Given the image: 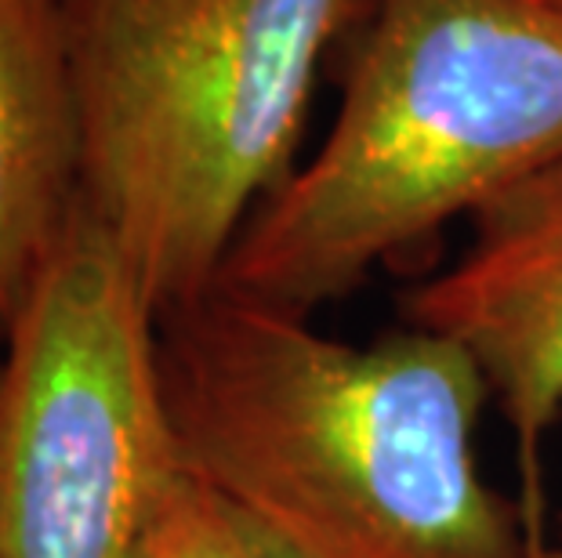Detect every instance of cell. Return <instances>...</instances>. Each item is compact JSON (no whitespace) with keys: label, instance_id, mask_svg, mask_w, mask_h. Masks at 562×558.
Wrapping results in <instances>:
<instances>
[{"label":"cell","instance_id":"4","mask_svg":"<svg viewBox=\"0 0 562 558\" xmlns=\"http://www.w3.org/2000/svg\"><path fill=\"white\" fill-rule=\"evenodd\" d=\"M157 327L121 247L80 207L4 334L0 558H131L178 457Z\"/></svg>","mask_w":562,"mask_h":558},{"label":"cell","instance_id":"3","mask_svg":"<svg viewBox=\"0 0 562 558\" xmlns=\"http://www.w3.org/2000/svg\"><path fill=\"white\" fill-rule=\"evenodd\" d=\"M374 0H66L80 207L157 316L214 291Z\"/></svg>","mask_w":562,"mask_h":558},{"label":"cell","instance_id":"2","mask_svg":"<svg viewBox=\"0 0 562 558\" xmlns=\"http://www.w3.org/2000/svg\"><path fill=\"white\" fill-rule=\"evenodd\" d=\"M559 157V8L374 0L327 138L250 215L214 294L313 319Z\"/></svg>","mask_w":562,"mask_h":558},{"label":"cell","instance_id":"9","mask_svg":"<svg viewBox=\"0 0 562 558\" xmlns=\"http://www.w3.org/2000/svg\"><path fill=\"white\" fill-rule=\"evenodd\" d=\"M541 4H548V8H559V11H562V0H541Z\"/></svg>","mask_w":562,"mask_h":558},{"label":"cell","instance_id":"5","mask_svg":"<svg viewBox=\"0 0 562 558\" xmlns=\"http://www.w3.org/2000/svg\"><path fill=\"white\" fill-rule=\"evenodd\" d=\"M469 221L461 254L403 294V323L469 355L530 482L562 418V157L501 189Z\"/></svg>","mask_w":562,"mask_h":558},{"label":"cell","instance_id":"10","mask_svg":"<svg viewBox=\"0 0 562 558\" xmlns=\"http://www.w3.org/2000/svg\"><path fill=\"white\" fill-rule=\"evenodd\" d=\"M0 363H4V334H0Z\"/></svg>","mask_w":562,"mask_h":558},{"label":"cell","instance_id":"1","mask_svg":"<svg viewBox=\"0 0 562 558\" xmlns=\"http://www.w3.org/2000/svg\"><path fill=\"white\" fill-rule=\"evenodd\" d=\"M178 460L297 558H533L541 533L480 460L486 382L406 327L370 344L207 294L160 316Z\"/></svg>","mask_w":562,"mask_h":558},{"label":"cell","instance_id":"7","mask_svg":"<svg viewBox=\"0 0 562 558\" xmlns=\"http://www.w3.org/2000/svg\"><path fill=\"white\" fill-rule=\"evenodd\" d=\"M131 558H297L182 460L164 471Z\"/></svg>","mask_w":562,"mask_h":558},{"label":"cell","instance_id":"8","mask_svg":"<svg viewBox=\"0 0 562 558\" xmlns=\"http://www.w3.org/2000/svg\"><path fill=\"white\" fill-rule=\"evenodd\" d=\"M533 558H562V544L559 540H537V551H533Z\"/></svg>","mask_w":562,"mask_h":558},{"label":"cell","instance_id":"11","mask_svg":"<svg viewBox=\"0 0 562 558\" xmlns=\"http://www.w3.org/2000/svg\"><path fill=\"white\" fill-rule=\"evenodd\" d=\"M559 544H562V515H559Z\"/></svg>","mask_w":562,"mask_h":558},{"label":"cell","instance_id":"6","mask_svg":"<svg viewBox=\"0 0 562 558\" xmlns=\"http://www.w3.org/2000/svg\"><path fill=\"white\" fill-rule=\"evenodd\" d=\"M80 210V110L66 0H0V334Z\"/></svg>","mask_w":562,"mask_h":558}]
</instances>
